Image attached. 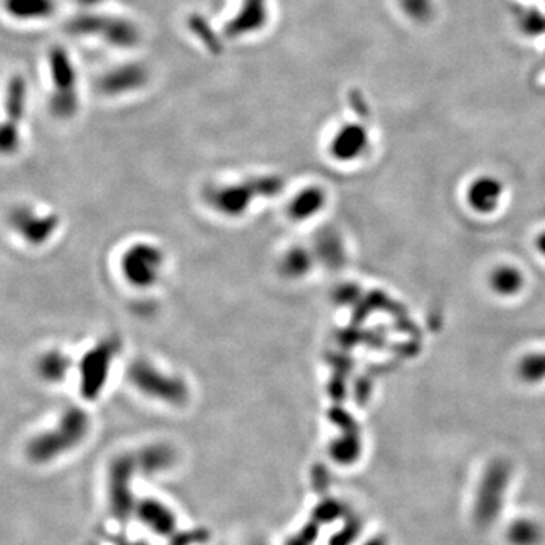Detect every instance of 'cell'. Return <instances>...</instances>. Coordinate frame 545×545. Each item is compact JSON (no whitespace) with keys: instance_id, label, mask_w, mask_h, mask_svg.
I'll list each match as a JSON object with an SVG mask.
<instances>
[{"instance_id":"cell-7","label":"cell","mask_w":545,"mask_h":545,"mask_svg":"<svg viewBox=\"0 0 545 545\" xmlns=\"http://www.w3.org/2000/svg\"><path fill=\"white\" fill-rule=\"evenodd\" d=\"M544 538L542 527L536 521L516 520L508 529V540L512 545H538Z\"/></svg>"},{"instance_id":"cell-5","label":"cell","mask_w":545,"mask_h":545,"mask_svg":"<svg viewBox=\"0 0 545 545\" xmlns=\"http://www.w3.org/2000/svg\"><path fill=\"white\" fill-rule=\"evenodd\" d=\"M490 284L497 294L510 297L523 290L524 276L514 266H499L491 273Z\"/></svg>"},{"instance_id":"cell-4","label":"cell","mask_w":545,"mask_h":545,"mask_svg":"<svg viewBox=\"0 0 545 545\" xmlns=\"http://www.w3.org/2000/svg\"><path fill=\"white\" fill-rule=\"evenodd\" d=\"M503 199V186L499 179L482 176L471 182L467 190V202L479 214H492L499 210Z\"/></svg>"},{"instance_id":"cell-2","label":"cell","mask_w":545,"mask_h":545,"mask_svg":"<svg viewBox=\"0 0 545 545\" xmlns=\"http://www.w3.org/2000/svg\"><path fill=\"white\" fill-rule=\"evenodd\" d=\"M509 483V467L495 464L486 470L475 503V520L481 527H490L500 516Z\"/></svg>"},{"instance_id":"cell-1","label":"cell","mask_w":545,"mask_h":545,"mask_svg":"<svg viewBox=\"0 0 545 545\" xmlns=\"http://www.w3.org/2000/svg\"><path fill=\"white\" fill-rule=\"evenodd\" d=\"M88 420L79 409L65 410L52 429H45L26 444V458L34 466H49L69 455L86 440Z\"/></svg>"},{"instance_id":"cell-6","label":"cell","mask_w":545,"mask_h":545,"mask_svg":"<svg viewBox=\"0 0 545 545\" xmlns=\"http://www.w3.org/2000/svg\"><path fill=\"white\" fill-rule=\"evenodd\" d=\"M5 10L17 19H45L54 14L55 0H5Z\"/></svg>"},{"instance_id":"cell-8","label":"cell","mask_w":545,"mask_h":545,"mask_svg":"<svg viewBox=\"0 0 545 545\" xmlns=\"http://www.w3.org/2000/svg\"><path fill=\"white\" fill-rule=\"evenodd\" d=\"M26 103V84L21 76H15L8 87L6 95V123L17 126V121L21 120L25 110Z\"/></svg>"},{"instance_id":"cell-3","label":"cell","mask_w":545,"mask_h":545,"mask_svg":"<svg viewBox=\"0 0 545 545\" xmlns=\"http://www.w3.org/2000/svg\"><path fill=\"white\" fill-rule=\"evenodd\" d=\"M52 79L55 84V95L51 108L58 117H69L76 110L75 70L71 67L69 55L62 47H54L51 51Z\"/></svg>"},{"instance_id":"cell-9","label":"cell","mask_w":545,"mask_h":545,"mask_svg":"<svg viewBox=\"0 0 545 545\" xmlns=\"http://www.w3.org/2000/svg\"><path fill=\"white\" fill-rule=\"evenodd\" d=\"M80 4H95V2H99V0H78Z\"/></svg>"}]
</instances>
